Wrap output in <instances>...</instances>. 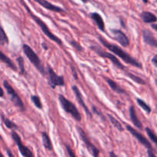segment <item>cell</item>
Here are the masks:
<instances>
[{
	"label": "cell",
	"mask_w": 157,
	"mask_h": 157,
	"mask_svg": "<svg viewBox=\"0 0 157 157\" xmlns=\"http://www.w3.org/2000/svg\"><path fill=\"white\" fill-rule=\"evenodd\" d=\"M90 17L94 21L100 31L105 32V24H104L102 16L99 13H98V12H92V13L90 14Z\"/></svg>",
	"instance_id": "2e32d148"
},
{
	"label": "cell",
	"mask_w": 157,
	"mask_h": 157,
	"mask_svg": "<svg viewBox=\"0 0 157 157\" xmlns=\"http://www.w3.org/2000/svg\"><path fill=\"white\" fill-rule=\"evenodd\" d=\"M81 1L84 3H87L89 1H90V0H81Z\"/></svg>",
	"instance_id": "60d3db41"
},
{
	"label": "cell",
	"mask_w": 157,
	"mask_h": 157,
	"mask_svg": "<svg viewBox=\"0 0 157 157\" xmlns=\"http://www.w3.org/2000/svg\"><path fill=\"white\" fill-rule=\"evenodd\" d=\"M140 18L145 23H154L157 21V17L150 12H143L140 14Z\"/></svg>",
	"instance_id": "ac0fdd59"
},
{
	"label": "cell",
	"mask_w": 157,
	"mask_h": 157,
	"mask_svg": "<svg viewBox=\"0 0 157 157\" xmlns=\"http://www.w3.org/2000/svg\"><path fill=\"white\" fill-rule=\"evenodd\" d=\"M152 64L155 66V67H157V55H155L153 58H152Z\"/></svg>",
	"instance_id": "d6a6232c"
},
{
	"label": "cell",
	"mask_w": 157,
	"mask_h": 157,
	"mask_svg": "<svg viewBox=\"0 0 157 157\" xmlns=\"http://www.w3.org/2000/svg\"><path fill=\"white\" fill-rule=\"evenodd\" d=\"M70 44L74 48H75L77 51H78V52H83V51H84V48H83L82 46L79 44V42L76 41L75 40H71V41H70Z\"/></svg>",
	"instance_id": "f1b7e54d"
},
{
	"label": "cell",
	"mask_w": 157,
	"mask_h": 157,
	"mask_svg": "<svg viewBox=\"0 0 157 157\" xmlns=\"http://www.w3.org/2000/svg\"><path fill=\"white\" fill-rule=\"evenodd\" d=\"M126 128H127V130H128V131L130 132V133H131V134L133 135V136H134V137L136 138L143 146H144V147H145L146 148H147L148 150H152L151 144H150V141H149L142 133H140L139 131H137L136 129L132 127L131 126L128 125V124L126 125Z\"/></svg>",
	"instance_id": "30bf717a"
},
{
	"label": "cell",
	"mask_w": 157,
	"mask_h": 157,
	"mask_svg": "<svg viewBox=\"0 0 157 157\" xmlns=\"http://www.w3.org/2000/svg\"><path fill=\"white\" fill-rule=\"evenodd\" d=\"M129 114H130V120H131L134 127L140 129V130H143V124L141 121L139 120V118H138L134 106L132 105L130 107V108H129Z\"/></svg>",
	"instance_id": "9a60e30c"
},
{
	"label": "cell",
	"mask_w": 157,
	"mask_h": 157,
	"mask_svg": "<svg viewBox=\"0 0 157 157\" xmlns=\"http://www.w3.org/2000/svg\"><path fill=\"white\" fill-rule=\"evenodd\" d=\"M11 136H12V138L14 140V142L16 144L17 147H18L21 156L24 157H35L32 150L29 147H26L25 145H24V144L21 141V137H20L19 135L15 130H12V133H11Z\"/></svg>",
	"instance_id": "9c48e42d"
},
{
	"label": "cell",
	"mask_w": 157,
	"mask_h": 157,
	"mask_svg": "<svg viewBox=\"0 0 157 157\" xmlns=\"http://www.w3.org/2000/svg\"><path fill=\"white\" fill-rule=\"evenodd\" d=\"M22 51L25 55V56L27 57L28 59L33 64L34 67L39 71V73L42 76H45L46 71L44 70V67L43 66L42 62H41V59L38 56V55L35 52V51L30 46L28 45L27 44H23Z\"/></svg>",
	"instance_id": "3957f363"
},
{
	"label": "cell",
	"mask_w": 157,
	"mask_h": 157,
	"mask_svg": "<svg viewBox=\"0 0 157 157\" xmlns=\"http://www.w3.org/2000/svg\"><path fill=\"white\" fill-rule=\"evenodd\" d=\"M92 112H93L94 113H95V114L98 115V116H99L101 118V120H102V121H106L105 117H104V116H103L102 113L100 111L99 109H98L96 107H95V106H94V105L92 106Z\"/></svg>",
	"instance_id": "f546056e"
},
{
	"label": "cell",
	"mask_w": 157,
	"mask_h": 157,
	"mask_svg": "<svg viewBox=\"0 0 157 157\" xmlns=\"http://www.w3.org/2000/svg\"><path fill=\"white\" fill-rule=\"evenodd\" d=\"M156 85H157V79L156 80Z\"/></svg>",
	"instance_id": "ee69618b"
},
{
	"label": "cell",
	"mask_w": 157,
	"mask_h": 157,
	"mask_svg": "<svg viewBox=\"0 0 157 157\" xmlns=\"http://www.w3.org/2000/svg\"><path fill=\"white\" fill-rule=\"evenodd\" d=\"M120 21H121V26H123L124 28H126V25L125 24H124V19L123 18H121V19H120Z\"/></svg>",
	"instance_id": "74e56055"
},
{
	"label": "cell",
	"mask_w": 157,
	"mask_h": 157,
	"mask_svg": "<svg viewBox=\"0 0 157 157\" xmlns=\"http://www.w3.org/2000/svg\"><path fill=\"white\" fill-rule=\"evenodd\" d=\"M9 44V38H8L7 35L5 32L2 26L0 25V44L4 45V44Z\"/></svg>",
	"instance_id": "603a6c76"
},
{
	"label": "cell",
	"mask_w": 157,
	"mask_h": 157,
	"mask_svg": "<svg viewBox=\"0 0 157 157\" xmlns=\"http://www.w3.org/2000/svg\"><path fill=\"white\" fill-rule=\"evenodd\" d=\"M65 148H66V150H67V154H68L69 157H77L76 155H75V152H74L73 150L71 148L70 146L67 145V144H65Z\"/></svg>",
	"instance_id": "4dcf8cb0"
},
{
	"label": "cell",
	"mask_w": 157,
	"mask_h": 157,
	"mask_svg": "<svg viewBox=\"0 0 157 157\" xmlns=\"http://www.w3.org/2000/svg\"><path fill=\"white\" fill-rule=\"evenodd\" d=\"M72 90L74 91V94H75V97H76L77 101H78V104H79L80 105H81V107L84 108V110H85L86 113H87V114L90 116V117L92 118L91 112L90 111V110L88 109V107H87V105L85 104V102H84V98H83V96H82V94H81V91H80L79 88H78L76 85H74V86H72Z\"/></svg>",
	"instance_id": "7c38bea8"
},
{
	"label": "cell",
	"mask_w": 157,
	"mask_h": 157,
	"mask_svg": "<svg viewBox=\"0 0 157 157\" xmlns=\"http://www.w3.org/2000/svg\"><path fill=\"white\" fill-rule=\"evenodd\" d=\"M1 118H2V122L4 123L5 126L7 127L8 129H18V126L15 124L14 122H12V121L9 119V118L6 117L2 113H1Z\"/></svg>",
	"instance_id": "7402d4cb"
},
{
	"label": "cell",
	"mask_w": 157,
	"mask_h": 157,
	"mask_svg": "<svg viewBox=\"0 0 157 157\" xmlns=\"http://www.w3.org/2000/svg\"><path fill=\"white\" fill-rule=\"evenodd\" d=\"M126 75H127V76H128L129 78L132 80V81H133L134 82H136V84H142V85L146 84V81H144V79H142V78H140V77L136 76V75H133V74L130 73V72H127V73H126Z\"/></svg>",
	"instance_id": "d4e9b609"
},
{
	"label": "cell",
	"mask_w": 157,
	"mask_h": 157,
	"mask_svg": "<svg viewBox=\"0 0 157 157\" xmlns=\"http://www.w3.org/2000/svg\"><path fill=\"white\" fill-rule=\"evenodd\" d=\"M90 49L93 50L94 52L98 55V56L104 58H107V59L110 60V61H111L112 64H113L115 67H117L118 69L122 71H125L126 69L125 66H124V64L119 61V59H118L115 55H112L111 53H109V52L103 50L102 48H101V46L98 45V44H96V45H94V46H90Z\"/></svg>",
	"instance_id": "5b68a950"
},
{
	"label": "cell",
	"mask_w": 157,
	"mask_h": 157,
	"mask_svg": "<svg viewBox=\"0 0 157 157\" xmlns=\"http://www.w3.org/2000/svg\"><path fill=\"white\" fill-rule=\"evenodd\" d=\"M110 32L113 35L114 39L121 44L122 47L127 48L130 44V40L125 33L120 29H111Z\"/></svg>",
	"instance_id": "8fae6325"
},
{
	"label": "cell",
	"mask_w": 157,
	"mask_h": 157,
	"mask_svg": "<svg viewBox=\"0 0 157 157\" xmlns=\"http://www.w3.org/2000/svg\"><path fill=\"white\" fill-rule=\"evenodd\" d=\"M147 154H148L149 157H157L154 153L153 152V150H147Z\"/></svg>",
	"instance_id": "836d02e7"
},
{
	"label": "cell",
	"mask_w": 157,
	"mask_h": 157,
	"mask_svg": "<svg viewBox=\"0 0 157 157\" xmlns=\"http://www.w3.org/2000/svg\"><path fill=\"white\" fill-rule=\"evenodd\" d=\"M36 2H38L40 6H41L42 7H44V9H48L49 11H52V12H58V13H61V12H64V10L62 8L59 7V6H57L55 5H53L52 3L49 2L47 0H35Z\"/></svg>",
	"instance_id": "5bb4252c"
},
{
	"label": "cell",
	"mask_w": 157,
	"mask_h": 157,
	"mask_svg": "<svg viewBox=\"0 0 157 157\" xmlns=\"http://www.w3.org/2000/svg\"><path fill=\"white\" fill-rule=\"evenodd\" d=\"M136 102H137L138 105H139L144 111L147 112V113H151V107H150L144 100L140 99V98H137V99H136Z\"/></svg>",
	"instance_id": "cb8c5ba5"
},
{
	"label": "cell",
	"mask_w": 157,
	"mask_h": 157,
	"mask_svg": "<svg viewBox=\"0 0 157 157\" xmlns=\"http://www.w3.org/2000/svg\"><path fill=\"white\" fill-rule=\"evenodd\" d=\"M109 156H110V157H118L117 155L113 151H110V153H109Z\"/></svg>",
	"instance_id": "d590c367"
},
{
	"label": "cell",
	"mask_w": 157,
	"mask_h": 157,
	"mask_svg": "<svg viewBox=\"0 0 157 157\" xmlns=\"http://www.w3.org/2000/svg\"><path fill=\"white\" fill-rule=\"evenodd\" d=\"M58 101H59L61 107H62L63 110L66 113H69L78 122H80L81 121V113H80L79 110H78V108H77V107L75 106V104L74 103H72L71 101L67 100L62 94L58 95Z\"/></svg>",
	"instance_id": "277c9868"
},
{
	"label": "cell",
	"mask_w": 157,
	"mask_h": 157,
	"mask_svg": "<svg viewBox=\"0 0 157 157\" xmlns=\"http://www.w3.org/2000/svg\"><path fill=\"white\" fill-rule=\"evenodd\" d=\"M16 61L18 62V68H19V74L21 75H24L25 74V62L22 57H18L16 58Z\"/></svg>",
	"instance_id": "4316f807"
},
{
	"label": "cell",
	"mask_w": 157,
	"mask_h": 157,
	"mask_svg": "<svg viewBox=\"0 0 157 157\" xmlns=\"http://www.w3.org/2000/svg\"><path fill=\"white\" fill-rule=\"evenodd\" d=\"M41 46H42L43 48H44L45 51L48 50V46L46 45V44H44V43H42V44H41Z\"/></svg>",
	"instance_id": "ab89813d"
},
{
	"label": "cell",
	"mask_w": 157,
	"mask_h": 157,
	"mask_svg": "<svg viewBox=\"0 0 157 157\" xmlns=\"http://www.w3.org/2000/svg\"><path fill=\"white\" fill-rule=\"evenodd\" d=\"M98 39L101 41V44L106 48L108 49L110 52H111L112 53H113L114 55H116L117 56L119 57L120 58L123 60L124 62L127 63V64H130V65L133 66L135 67H137V68H143V65L140 62L137 61L136 58H134L133 57H132L131 55H129L127 52H126L124 49L121 48V47H119L118 45L114 44H111V43L108 42L107 40L104 38H103L101 35L98 36Z\"/></svg>",
	"instance_id": "6da1fadb"
},
{
	"label": "cell",
	"mask_w": 157,
	"mask_h": 157,
	"mask_svg": "<svg viewBox=\"0 0 157 157\" xmlns=\"http://www.w3.org/2000/svg\"><path fill=\"white\" fill-rule=\"evenodd\" d=\"M6 153H7V155L9 157H15L13 153H12V151H11L9 148H6Z\"/></svg>",
	"instance_id": "e575fe53"
},
{
	"label": "cell",
	"mask_w": 157,
	"mask_h": 157,
	"mask_svg": "<svg viewBox=\"0 0 157 157\" xmlns=\"http://www.w3.org/2000/svg\"><path fill=\"white\" fill-rule=\"evenodd\" d=\"M107 117H108L109 120H110V122L111 123L112 125H113L117 130H119L120 132L124 131V129L123 128L122 124H121V122H120L117 119H116V118H115L113 116H112L111 114H107Z\"/></svg>",
	"instance_id": "44dd1931"
},
{
	"label": "cell",
	"mask_w": 157,
	"mask_h": 157,
	"mask_svg": "<svg viewBox=\"0 0 157 157\" xmlns=\"http://www.w3.org/2000/svg\"><path fill=\"white\" fill-rule=\"evenodd\" d=\"M143 38L146 44H149L152 47L157 48V40L153 35V33L148 29H144L143 31Z\"/></svg>",
	"instance_id": "4fadbf2b"
},
{
	"label": "cell",
	"mask_w": 157,
	"mask_h": 157,
	"mask_svg": "<svg viewBox=\"0 0 157 157\" xmlns=\"http://www.w3.org/2000/svg\"><path fill=\"white\" fill-rule=\"evenodd\" d=\"M76 129L80 138H81V140L83 141V143L84 144V145H85L86 148L88 150L89 153H90L94 157H101L100 156L99 150L92 144L91 140H90V138L88 137V136H87V133H85V131H84L81 127H78V126H77Z\"/></svg>",
	"instance_id": "52a82bcc"
},
{
	"label": "cell",
	"mask_w": 157,
	"mask_h": 157,
	"mask_svg": "<svg viewBox=\"0 0 157 157\" xmlns=\"http://www.w3.org/2000/svg\"><path fill=\"white\" fill-rule=\"evenodd\" d=\"M47 71L48 75V84L52 89H55L57 87H61V86H64L65 84L64 77L62 75H57L49 64L47 65Z\"/></svg>",
	"instance_id": "ba28073f"
},
{
	"label": "cell",
	"mask_w": 157,
	"mask_h": 157,
	"mask_svg": "<svg viewBox=\"0 0 157 157\" xmlns=\"http://www.w3.org/2000/svg\"><path fill=\"white\" fill-rule=\"evenodd\" d=\"M106 81L108 84L110 89L112 90H113L114 92H116L117 94H126V90L124 89H123L121 87H120V85L116 81H113V80L108 78H106Z\"/></svg>",
	"instance_id": "e0dca14e"
},
{
	"label": "cell",
	"mask_w": 157,
	"mask_h": 157,
	"mask_svg": "<svg viewBox=\"0 0 157 157\" xmlns=\"http://www.w3.org/2000/svg\"><path fill=\"white\" fill-rule=\"evenodd\" d=\"M31 100H32L34 105H35L37 108L39 109V110H42L43 106L42 104H41V101L39 96H38V95H32V96L31 97Z\"/></svg>",
	"instance_id": "83f0119b"
},
{
	"label": "cell",
	"mask_w": 157,
	"mask_h": 157,
	"mask_svg": "<svg viewBox=\"0 0 157 157\" xmlns=\"http://www.w3.org/2000/svg\"><path fill=\"white\" fill-rule=\"evenodd\" d=\"M21 3H22L23 6L25 8V9H26V11L28 12V13H29V15L32 17V19H33L34 21L36 22V24L38 25V26H39L40 29H41V30L42 31L43 33H44V35H45L46 36H47L48 38H49V39H51L52 41H55V42H56L57 44H60V45H62V44H63L62 41H61V40L58 37H57L56 35H54V34L52 33V32H51L50 29H49V28L47 26V25H46L45 23H44V21H43L42 20H41V18H39V17H38L37 15H35V14H34L33 12L31 11V9H29V6H28L25 3V2H23L22 0H21Z\"/></svg>",
	"instance_id": "7a4b0ae2"
},
{
	"label": "cell",
	"mask_w": 157,
	"mask_h": 157,
	"mask_svg": "<svg viewBox=\"0 0 157 157\" xmlns=\"http://www.w3.org/2000/svg\"><path fill=\"white\" fill-rule=\"evenodd\" d=\"M151 27L153 28V29H154V30H156V32H157V24H152L151 25Z\"/></svg>",
	"instance_id": "f35d334b"
},
{
	"label": "cell",
	"mask_w": 157,
	"mask_h": 157,
	"mask_svg": "<svg viewBox=\"0 0 157 157\" xmlns=\"http://www.w3.org/2000/svg\"><path fill=\"white\" fill-rule=\"evenodd\" d=\"M41 139H42V144L44 148L48 151H52L53 150V145H52V140L48 134L46 132H41Z\"/></svg>",
	"instance_id": "ffe728a7"
},
{
	"label": "cell",
	"mask_w": 157,
	"mask_h": 157,
	"mask_svg": "<svg viewBox=\"0 0 157 157\" xmlns=\"http://www.w3.org/2000/svg\"><path fill=\"white\" fill-rule=\"evenodd\" d=\"M0 157H5L4 156H3V154H2V153H1V151H0Z\"/></svg>",
	"instance_id": "7bdbcfd3"
},
{
	"label": "cell",
	"mask_w": 157,
	"mask_h": 157,
	"mask_svg": "<svg viewBox=\"0 0 157 157\" xmlns=\"http://www.w3.org/2000/svg\"><path fill=\"white\" fill-rule=\"evenodd\" d=\"M145 130L147 132V134L148 135L149 138L150 139V140L157 147V136L156 133H154V131L150 128H149V127H146Z\"/></svg>",
	"instance_id": "484cf974"
},
{
	"label": "cell",
	"mask_w": 157,
	"mask_h": 157,
	"mask_svg": "<svg viewBox=\"0 0 157 157\" xmlns=\"http://www.w3.org/2000/svg\"><path fill=\"white\" fill-rule=\"evenodd\" d=\"M71 71H72V75H73L74 78H75V80H78V74H77V71L76 70H75V67H74L73 65L71 66Z\"/></svg>",
	"instance_id": "1f68e13d"
},
{
	"label": "cell",
	"mask_w": 157,
	"mask_h": 157,
	"mask_svg": "<svg viewBox=\"0 0 157 157\" xmlns=\"http://www.w3.org/2000/svg\"><path fill=\"white\" fill-rule=\"evenodd\" d=\"M148 1H149V0H143V2H144V3H147V2H148Z\"/></svg>",
	"instance_id": "b9f144b4"
},
{
	"label": "cell",
	"mask_w": 157,
	"mask_h": 157,
	"mask_svg": "<svg viewBox=\"0 0 157 157\" xmlns=\"http://www.w3.org/2000/svg\"><path fill=\"white\" fill-rule=\"evenodd\" d=\"M0 61H2V62L4 63V64H6L9 68L15 71H16L18 70V68H17L15 64L13 63V61H12L9 57L6 56L2 51H0Z\"/></svg>",
	"instance_id": "d6986e66"
},
{
	"label": "cell",
	"mask_w": 157,
	"mask_h": 157,
	"mask_svg": "<svg viewBox=\"0 0 157 157\" xmlns=\"http://www.w3.org/2000/svg\"><path fill=\"white\" fill-rule=\"evenodd\" d=\"M3 97H4V91H3V89L0 86V98H3Z\"/></svg>",
	"instance_id": "8d00e7d4"
},
{
	"label": "cell",
	"mask_w": 157,
	"mask_h": 157,
	"mask_svg": "<svg viewBox=\"0 0 157 157\" xmlns=\"http://www.w3.org/2000/svg\"><path fill=\"white\" fill-rule=\"evenodd\" d=\"M3 86H4L5 89L7 91V94L10 97V100L12 103H13L14 105L16 107H18L20 110L21 111H24L25 110V107L24 105V103L21 101V98L18 96V94L16 93V91L15 90V89L12 87V86L9 83V81L4 80L3 81Z\"/></svg>",
	"instance_id": "8992f818"
}]
</instances>
